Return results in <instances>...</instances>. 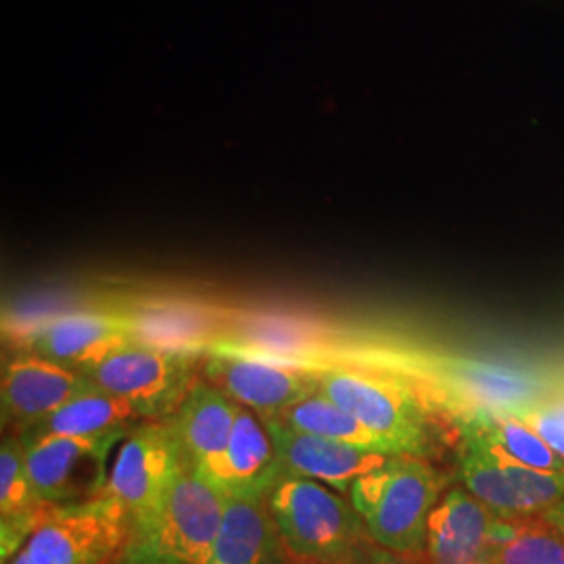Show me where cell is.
I'll use <instances>...</instances> for the list:
<instances>
[{
    "label": "cell",
    "instance_id": "1",
    "mask_svg": "<svg viewBox=\"0 0 564 564\" xmlns=\"http://www.w3.org/2000/svg\"><path fill=\"white\" fill-rule=\"evenodd\" d=\"M447 479L426 458L391 454L349 489L370 540L387 554L421 556Z\"/></svg>",
    "mask_w": 564,
    "mask_h": 564
},
{
    "label": "cell",
    "instance_id": "2",
    "mask_svg": "<svg viewBox=\"0 0 564 564\" xmlns=\"http://www.w3.org/2000/svg\"><path fill=\"white\" fill-rule=\"evenodd\" d=\"M318 393L383 440L391 454L426 458L437 444V423L423 393L402 377L354 364L318 368Z\"/></svg>",
    "mask_w": 564,
    "mask_h": 564
},
{
    "label": "cell",
    "instance_id": "3",
    "mask_svg": "<svg viewBox=\"0 0 564 564\" xmlns=\"http://www.w3.org/2000/svg\"><path fill=\"white\" fill-rule=\"evenodd\" d=\"M268 508L293 561L377 564L375 544L354 505L328 485L282 475Z\"/></svg>",
    "mask_w": 564,
    "mask_h": 564
},
{
    "label": "cell",
    "instance_id": "4",
    "mask_svg": "<svg viewBox=\"0 0 564 564\" xmlns=\"http://www.w3.org/2000/svg\"><path fill=\"white\" fill-rule=\"evenodd\" d=\"M130 540L128 510L111 496L51 506L20 552L2 564H111Z\"/></svg>",
    "mask_w": 564,
    "mask_h": 564
},
{
    "label": "cell",
    "instance_id": "5",
    "mask_svg": "<svg viewBox=\"0 0 564 564\" xmlns=\"http://www.w3.org/2000/svg\"><path fill=\"white\" fill-rule=\"evenodd\" d=\"M224 505L223 491L203 479L195 464L186 463L158 508L130 527L128 544L144 545L191 564H212Z\"/></svg>",
    "mask_w": 564,
    "mask_h": 564
},
{
    "label": "cell",
    "instance_id": "6",
    "mask_svg": "<svg viewBox=\"0 0 564 564\" xmlns=\"http://www.w3.org/2000/svg\"><path fill=\"white\" fill-rule=\"evenodd\" d=\"M202 360L134 341L84 375L105 393L139 408L144 421H167L202 377Z\"/></svg>",
    "mask_w": 564,
    "mask_h": 564
},
{
    "label": "cell",
    "instance_id": "7",
    "mask_svg": "<svg viewBox=\"0 0 564 564\" xmlns=\"http://www.w3.org/2000/svg\"><path fill=\"white\" fill-rule=\"evenodd\" d=\"M458 470L464 489L506 521L542 517L564 498V470L531 468L477 440L463 437Z\"/></svg>",
    "mask_w": 564,
    "mask_h": 564
},
{
    "label": "cell",
    "instance_id": "8",
    "mask_svg": "<svg viewBox=\"0 0 564 564\" xmlns=\"http://www.w3.org/2000/svg\"><path fill=\"white\" fill-rule=\"evenodd\" d=\"M186 463L191 460L170 419L144 421L118 445L102 494L128 510L132 527L158 508Z\"/></svg>",
    "mask_w": 564,
    "mask_h": 564
},
{
    "label": "cell",
    "instance_id": "9",
    "mask_svg": "<svg viewBox=\"0 0 564 564\" xmlns=\"http://www.w3.org/2000/svg\"><path fill=\"white\" fill-rule=\"evenodd\" d=\"M123 437H46L23 444L28 473L42 502L76 505L102 496L111 454Z\"/></svg>",
    "mask_w": 564,
    "mask_h": 564
},
{
    "label": "cell",
    "instance_id": "10",
    "mask_svg": "<svg viewBox=\"0 0 564 564\" xmlns=\"http://www.w3.org/2000/svg\"><path fill=\"white\" fill-rule=\"evenodd\" d=\"M202 379L262 419H274L318 391V368L263 360L226 347L203 356Z\"/></svg>",
    "mask_w": 564,
    "mask_h": 564
},
{
    "label": "cell",
    "instance_id": "11",
    "mask_svg": "<svg viewBox=\"0 0 564 564\" xmlns=\"http://www.w3.org/2000/svg\"><path fill=\"white\" fill-rule=\"evenodd\" d=\"M113 312L128 324L134 341L202 358L223 345L237 323L230 312L205 303L158 300L132 303Z\"/></svg>",
    "mask_w": 564,
    "mask_h": 564
},
{
    "label": "cell",
    "instance_id": "12",
    "mask_svg": "<svg viewBox=\"0 0 564 564\" xmlns=\"http://www.w3.org/2000/svg\"><path fill=\"white\" fill-rule=\"evenodd\" d=\"M88 387L93 383L80 370L23 349L2 366V421L20 433L57 412Z\"/></svg>",
    "mask_w": 564,
    "mask_h": 564
},
{
    "label": "cell",
    "instance_id": "13",
    "mask_svg": "<svg viewBox=\"0 0 564 564\" xmlns=\"http://www.w3.org/2000/svg\"><path fill=\"white\" fill-rule=\"evenodd\" d=\"M23 349L42 358L86 372L134 343V337L118 312H76L42 321L21 333Z\"/></svg>",
    "mask_w": 564,
    "mask_h": 564
},
{
    "label": "cell",
    "instance_id": "14",
    "mask_svg": "<svg viewBox=\"0 0 564 564\" xmlns=\"http://www.w3.org/2000/svg\"><path fill=\"white\" fill-rule=\"evenodd\" d=\"M284 473L281 454L262 416L241 405L223 460L202 475L226 498H268Z\"/></svg>",
    "mask_w": 564,
    "mask_h": 564
},
{
    "label": "cell",
    "instance_id": "15",
    "mask_svg": "<svg viewBox=\"0 0 564 564\" xmlns=\"http://www.w3.org/2000/svg\"><path fill=\"white\" fill-rule=\"evenodd\" d=\"M263 423L281 454L284 473L328 485L339 494H349L356 479L391 456L302 433L284 426L276 419H263Z\"/></svg>",
    "mask_w": 564,
    "mask_h": 564
},
{
    "label": "cell",
    "instance_id": "16",
    "mask_svg": "<svg viewBox=\"0 0 564 564\" xmlns=\"http://www.w3.org/2000/svg\"><path fill=\"white\" fill-rule=\"evenodd\" d=\"M496 521L464 487L447 489L429 523L426 564H496Z\"/></svg>",
    "mask_w": 564,
    "mask_h": 564
},
{
    "label": "cell",
    "instance_id": "17",
    "mask_svg": "<svg viewBox=\"0 0 564 564\" xmlns=\"http://www.w3.org/2000/svg\"><path fill=\"white\" fill-rule=\"evenodd\" d=\"M239 410L241 403L199 377L172 414L170 423L199 475H207L223 460Z\"/></svg>",
    "mask_w": 564,
    "mask_h": 564
},
{
    "label": "cell",
    "instance_id": "18",
    "mask_svg": "<svg viewBox=\"0 0 564 564\" xmlns=\"http://www.w3.org/2000/svg\"><path fill=\"white\" fill-rule=\"evenodd\" d=\"M212 564H293L265 498H226Z\"/></svg>",
    "mask_w": 564,
    "mask_h": 564
},
{
    "label": "cell",
    "instance_id": "19",
    "mask_svg": "<svg viewBox=\"0 0 564 564\" xmlns=\"http://www.w3.org/2000/svg\"><path fill=\"white\" fill-rule=\"evenodd\" d=\"M141 423L144 416L139 408L93 384L51 416L13 435L20 437L21 444L46 437H105L128 435Z\"/></svg>",
    "mask_w": 564,
    "mask_h": 564
},
{
    "label": "cell",
    "instance_id": "20",
    "mask_svg": "<svg viewBox=\"0 0 564 564\" xmlns=\"http://www.w3.org/2000/svg\"><path fill=\"white\" fill-rule=\"evenodd\" d=\"M51 506L44 505L28 473L25 449L18 435L0 445V554L13 558L34 533Z\"/></svg>",
    "mask_w": 564,
    "mask_h": 564
},
{
    "label": "cell",
    "instance_id": "21",
    "mask_svg": "<svg viewBox=\"0 0 564 564\" xmlns=\"http://www.w3.org/2000/svg\"><path fill=\"white\" fill-rule=\"evenodd\" d=\"M460 437L477 440L538 470L563 473L564 460L521 419L506 410L479 408L454 416Z\"/></svg>",
    "mask_w": 564,
    "mask_h": 564
},
{
    "label": "cell",
    "instance_id": "22",
    "mask_svg": "<svg viewBox=\"0 0 564 564\" xmlns=\"http://www.w3.org/2000/svg\"><path fill=\"white\" fill-rule=\"evenodd\" d=\"M274 419L284 426L302 431V433L318 435L324 440H333V442H341V444L356 445V447L372 449V452L391 454L381 437H377L358 419H354L349 412H345L337 403L328 400L318 391L302 402L286 408Z\"/></svg>",
    "mask_w": 564,
    "mask_h": 564
},
{
    "label": "cell",
    "instance_id": "23",
    "mask_svg": "<svg viewBox=\"0 0 564 564\" xmlns=\"http://www.w3.org/2000/svg\"><path fill=\"white\" fill-rule=\"evenodd\" d=\"M496 564H564V535L542 517L498 519Z\"/></svg>",
    "mask_w": 564,
    "mask_h": 564
},
{
    "label": "cell",
    "instance_id": "24",
    "mask_svg": "<svg viewBox=\"0 0 564 564\" xmlns=\"http://www.w3.org/2000/svg\"><path fill=\"white\" fill-rule=\"evenodd\" d=\"M506 412L514 414L524 424H529L564 460V423L558 421L544 403H527Z\"/></svg>",
    "mask_w": 564,
    "mask_h": 564
},
{
    "label": "cell",
    "instance_id": "25",
    "mask_svg": "<svg viewBox=\"0 0 564 564\" xmlns=\"http://www.w3.org/2000/svg\"><path fill=\"white\" fill-rule=\"evenodd\" d=\"M111 564H191L174 556H167L162 552L149 550L144 545L126 544L120 554L116 556V561Z\"/></svg>",
    "mask_w": 564,
    "mask_h": 564
},
{
    "label": "cell",
    "instance_id": "26",
    "mask_svg": "<svg viewBox=\"0 0 564 564\" xmlns=\"http://www.w3.org/2000/svg\"><path fill=\"white\" fill-rule=\"evenodd\" d=\"M542 519H545L547 523L552 524L554 529H558L564 535V498L561 502L552 506L547 512H544Z\"/></svg>",
    "mask_w": 564,
    "mask_h": 564
},
{
    "label": "cell",
    "instance_id": "27",
    "mask_svg": "<svg viewBox=\"0 0 564 564\" xmlns=\"http://www.w3.org/2000/svg\"><path fill=\"white\" fill-rule=\"evenodd\" d=\"M545 408L558 419V421H563L564 423V400H554V402H545Z\"/></svg>",
    "mask_w": 564,
    "mask_h": 564
},
{
    "label": "cell",
    "instance_id": "28",
    "mask_svg": "<svg viewBox=\"0 0 564 564\" xmlns=\"http://www.w3.org/2000/svg\"><path fill=\"white\" fill-rule=\"evenodd\" d=\"M293 564H354V563H312V561H293Z\"/></svg>",
    "mask_w": 564,
    "mask_h": 564
}]
</instances>
